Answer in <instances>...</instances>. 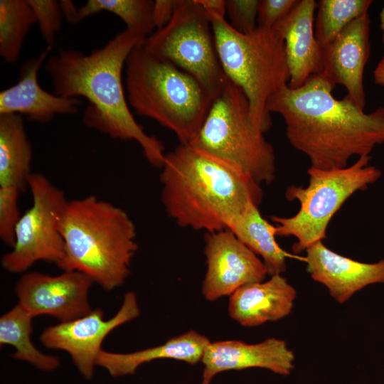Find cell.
<instances>
[{
    "mask_svg": "<svg viewBox=\"0 0 384 384\" xmlns=\"http://www.w3.org/2000/svg\"><path fill=\"white\" fill-rule=\"evenodd\" d=\"M334 89L317 74L298 88L284 86L267 105L282 117L291 145L316 169L345 168L351 157L369 156L384 143V107L365 113L346 95L334 98Z\"/></svg>",
    "mask_w": 384,
    "mask_h": 384,
    "instance_id": "1",
    "label": "cell"
},
{
    "mask_svg": "<svg viewBox=\"0 0 384 384\" xmlns=\"http://www.w3.org/2000/svg\"><path fill=\"white\" fill-rule=\"evenodd\" d=\"M145 40L126 29L89 54L60 49L47 59L45 68L53 93L87 100L82 117L85 126L112 139L135 141L148 162L161 169L166 155L164 146L136 121L122 84V70L129 53Z\"/></svg>",
    "mask_w": 384,
    "mask_h": 384,
    "instance_id": "2",
    "label": "cell"
},
{
    "mask_svg": "<svg viewBox=\"0 0 384 384\" xmlns=\"http://www.w3.org/2000/svg\"><path fill=\"white\" fill-rule=\"evenodd\" d=\"M161 169V203L182 228L228 229L249 204L262 200L260 184L241 168L191 144L166 154Z\"/></svg>",
    "mask_w": 384,
    "mask_h": 384,
    "instance_id": "3",
    "label": "cell"
},
{
    "mask_svg": "<svg viewBox=\"0 0 384 384\" xmlns=\"http://www.w3.org/2000/svg\"><path fill=\"white\" fill-rule=\"evenodd\" d=\"M60 230L59 269L81 272L108 291L124 284L138 245L136 226L123 208L94 195L68 201Z\"/></svg>",
    "mask_w": 384,
    "mask_h": 384,
    "instance_id": "4",
    "label": "cell"
},
{
    "mask_svg": "<svg viewBox=\"0 0 384 384\" xmlns=\"http://www.w3.org/2000/svg\"><path fill=\"white\" fill-rule=\"evenodd\" d=\"M144 44V43H143ZM135 47L125 64L129 104L188 144L199 132L213 97L191 75L172 63Z\"/></svg>",
    "mask_w": 384,
    "mask_h": 384,
    "instance_id": "5",
    "label": "cell"
},
{
    "mask_svg": "<svg viewBox=\"0 0 384 384\" xmlns=\"http://www.w3.org/2000/svg\"><path fill=\"white\" fill-rule=\"evenodd\" d=\"M208 16L226 77L245 95L254 124L267 132L272 125L268 100L290 79L283 39L273 28L257 26L252 33L242 34L230 26L225 16Z\"/></svg>",
    "mask_w": 384,
    "mask_h": 384,
    "instance_id": "6",
    "label": "cell"
},
{
    "mask_svg": "<svg viewBox=\"0 0 384 384\" xmlns=\"http://www.w3.org/2000/svg\"><path fill=\"white\" fill-rule=\"evenodd\" d=\"M264 134L252 120L245 95L228 78L188 144L239 166L260 184H270L275 155Z\"/></svg>",
    "mask_w": 384,
    "mask_h": 384,
    "instance_id": "7",
    "label": "cell"
},
{
    "mask_svg": "<svg viewBox=\"0 0 384 384\" xmlns=\"http://www.w3.org/2000/svg\"><path fill=\"white\" fill-rule=\"evenodd\" d=\"M370 156L358 157L349 166L319 169L309 167L306 187L292 185L285 197L299 203L298 212L291 217L271 216L277 236H293L294 253H300L326 237V228L334 214L354 193L366 190L377 181L381 171L369 165Z\"/></svg>",
    "mask_w": 384,
    "mask_h": 384,
    "instance_id": "8",
    "label": "cell"
},
{
    "mask_svg": "<svg viewBox=\"0 0 384 384\" xmlns=\"http://www.w3.org/2000/svg\"><path fill=\"white\" fill-rule=\"evenodd\" d=\"M143 46L191 75L213 99L228 80L210 21L197 0H178L170 22L147 37Z\"/></svg>",
    "mask_w": 384,
    "mask_h": 384,
    "instance_id": "9",
    "label": "cell"
},
{
    "mask_svg": "<svg viewBox=\"0 0 384 384\" xmlns=\"http://www.w3.org/2000/svg\"><path fill=\"white\" fill-rule=\"evenodd\" d=\"M28 188L32 205L22 214L12 249L1 261L2 267L11 273L24 272L39 261L56 265L64 256L60 220L68 200L63 191L39 173L31 174Z\"/></svg>",
    "mask_w": 384,
    "mask_h": 384,
    "instance_id": "10",
    "label": "cell"
},
{
    "mask_svg": "<svg viewBox=\"0 0 384 384\" xmlns=\"http://www.w3.org/2000/svg\"><path fill=\"white\" fill-rule=\"evenodd\" d=\"M139 314L137 296L134 292H129L111 319H104L101 309H92L78 319L47 327L41 334L40 341L48 348L67 352L80 373L90 380L105 337L115 328L138 317Z\"/></svg>",
    "mask_w": 384,
    "mask_h": 384,
    "instance_id": "11",
    "label": "cell"
},
{
    "mask_svg": "<svg viewBox=\"0 0 384 384\" xmlns=\"http://www.w3.org/2000/svg\"><path fill=\"white\" fill-rule=\"evenodd\" d=\"M92 283L76 271L54 276L25 272L16 285L18 304L33 317L50 315L60 322L69 321L92 311L88 294Z\"/></svg>",
    "mask_w": 384,
    "mask_h": 384,
    "instance_id": "12",
    "label": "cell"
},
{
    "mask_svg": "<svg viewBox=\"0 0 384 384\" xmlns=\"http://www.w3.org/2000/svg\"><path fill=\"white\" fill-rule=\"evenodd\" d=\"M204 254L207 270L202 293L208 301L231 295L239 288L263 282V262L229 230L207 233Z\"/></svg>",
    "mask_w": 384,
    "mask_h": 384,
    "instance_id": "13",
    "label": "cell"
},
{
    "mask_svg": "<svg viewBox=\"0 0 384 384\" xmlns=\"http://www.w3.org/2000/svg\"><path fill=\"white\" fill-rule=\"evenodd\" d=\"M370 20L363 14L347 25L322 48L321 74L331 85H343L346 96L361 110L366 105L363 73L370 53Z\"/></svg>",
    "mask_w": 384,
    "mask_h": 384,
    "instance_id": "14",
    "label": "cell"
},
{
    "mask_svg": "<svg viewBox=\"0 0 384 384\" xmlns=\"http://www.w3.org/2000/svg\"><path fill=\"white\" fill-rule=\"evenodd\" d=\"M294 355L283 340L270 338L255 344L236 340L210 342L201 362L202 384H209L219 373L230 370L262 368L288 375L294 368Z\"/></svg>",
    "mask_w": 384,
    "mask_h": 384,
    "instance_id": "15",
    "label": "cell"
},
{
    "mask_svg": "<svg viewBox=\"0 0 384 384\" xmlns=\"http://www.w3.org/2000/svg\"><path fill=\"white\" fill-rule=\"evenodd\" d=\"M52 47L48 46L36 58L26 60L21 66L18 82L0 92V115L24 114L41 123L50 121L56 114H73L78 111L80 102L43 90L38 74L47 60Z\"/></svg>",
    "mask_w": 384,
    "mask_h": 384,
    "instance_id": "16",
    "label": "cell"
},
{
    "mask_svg": "<svg viewBox=\"0 0 384 384\" xmlns=\"http://www.w3.org/2000/svg\"><path fill=\"white\" fill-rule=\"evenodd\" d=\"M306 270L338 303L368 285L384 283V259L366 263L342 256L319 241L306 250Z\"/></svg>",
    "mask_w": 384,
    "mask_h": 384,
    "instance_id": "17",
    "label": "cell"
},
{
    "mask_svg": "<svg viewBox=\"0 0 384 384\" xmlns=\"http://www.w3.org/2000/svg\"><path fill=\"white\" fill-rule=\"evenodd\" d=\"M316 7L314 0H299L290 13L272 28L284 42L290 75L288 86L293 89L323 71L322 48L314 29Z\"/></svg>",
    "mask_w": 384,
    "mask_h": 384,
    "instance_id": "18",
    "label": "cell"
},
{
    "mask_svg": "<svg viewBox=\"0 0 384 384\" xmlns=\"http://www.w3.org/2000/svg\"><path fill=\"white\" fill-rule=\"evenodd\" d=\"M297 296L294 287L281 274L266 282L243 286L230 297L228 313L243 326H257L288 316Z\"/></svg>",
    "mask_w": 384,
    "mask_h": 384,
    "instance_id": "19",
    "label": "cell"
},
{
    "mask_svg": "<svg viewBox=\"0 0 384 384\" xmlns=\"http://www.w3.org/2000/svg\"><path fill=\"white\" fill-rule=\"evenodd\" d=\"M210 341L194 330L173 337L164 344L132 353H113L101 350L96 366L105 368L110 375L119 377L134 374L144 363L157 359H174L196 364L201 361Z\"/></svg>",
    "mask_w": 384,
    "mask_h": 384,
    "instance_id": "20",
    "label": "cell"
},
{
    "mask_svg": "<svg viewBox=\"0 0 384 384\" xmlns=\"http://www.w3.org/2000/svg\"><path fill=\"white\" fill-rule=\"evenodd\" d=\"M32 146L20 114L0 115V187L28 188Z\"/></svg>",
    "mask_w": 384,
    "mask_h": 384,
    "instance_id": "21",
    "label": "cell"
},
{
    "mask_svg": "<svg viewBox=\"0 0 384 384\" xmlns=\"http://www.w3.org/2000/svg\"><path fill=\"white\" fill-rule=\"evenodd\" d=\"M258 207L254 203L249 204L231 221L228 230L262 257L268 274H281L287 269V253L276 241L275 225L262 217Z\"/></svg>",
    "mask_w": 384,
    "mask_h": 384,
    "instance_id": "22",
    "label": "cell"
},
{
    "mask_svg": "<svg viewBox=\"0 0 384 384\" xmlns=\"http://www.w3.org/2000/svg\"><path fill=\"white\" fill-rule=\"evenodd\" d=\"M33 316L20 304L16 305L0 318V343L12 346V357L26 361L40 370L51 371L60 365L55 356L40 351L33 343Z\"/></svg>",
    "mask_w": 384,
    "mask_h": 384,
    "instance_id": "23",
    "label": "cell"
},
{
    "mask_svg": "<svg viewBox=\"0 0 384 384\" xmlns=\"http://www.w3.org/2000/svg\"><path fill=\"white\" fill-rule=\"evenodd\" d=\"M36 23L27 0H0V55L5 62L18 60L23 41Z\"/></svg>",
    "mask_w": 384,
    "mask_h": 384,
    "instance_id": "24",
    "label": "cell"
},
{
    "mask_svg": "<svg viewBox=\"0 0 384 384\" xmlns=\"http://www.w3.org/2000/svg\"><path fill=\"white\" fill-rule=\"evenodd\" d=\"M154 1L151 0H88L78 9V21L101 11L119 16L127 29L145 38L154 33Z\"/></svg>",
    "mask_w": 384,
    "mask_h": 384,
    "instance_id": "25",
    "label": "cell"
},
{
    "mask_svg": "<svg viewBox=\"0 0 384 384\" xmlns=\"http://www.w3.org/2000/svg\"><path fill=\"white\" fill-rule=\"evenodd\" d=\"M371 0H320L315 25V36L322 48L351 22L368 14Z\"/></svg>",
    "mask_w": 384,
    "mask_h": 384,
    "instance_id": "26",
    "label": "cell"
},
{
    "mask_svg": "<svg viewBox=\"0 0 384 384\" xmlns=\"http://www.w3.org/2000/svg\"><path fill=\"white\" fill-rule=\"evenodd\" d=\"M35 15L42 38L48 46L55 42L61 28L63 12L60 2L55 0H27Z\"/></svg>",
    "mask_w": 384,
    "mask_h": 384,
    "instance_id": "27",
    "label": "cell"
},
{
    "mask_svg": "<svg viewBox=\"0 0 384 384\" xmlns=\"http://www.w3.org/2000/svg\"><path fill=\"white\" fill-rule=\"evenodd\" d=\"M20 193L14 187H0V238L11 247L15 230L22 215L18 206Z\"/></svg>",
    "mask_w": 384,
    "mask_h": 384,
    "instance_id": "28",
    "label": "cell"
},
{
    "mask_svg": "<svg viewBox=\"0 0 384 384\" xmlns=\"http://www.w3.org/2000/svg\"><path fill=\"white\" fill-rule=\"evenodd\" d=\"M259 0H225L228 22L236 31L250 34L257 28Z\"/></svg>",
    "mask_w": 384,
    "mask_h": 384,
    "instance_id": "29",
    "label": "cell"
},
{
    "mask_svg": "<svg viewBox=\"0 0 384 384\" xmlns=\"http://www.w3.org/2000/svg\"><path fill=\"white\" fill-rule=\"evenodd\" d=\"M299 0H259L257 26L272 29L294 9Z\"/></svg>",
    "mask_w": 384,
    "mask_h": 384,
    "instance_id": "30",
    "label": "cell"
},
{
    "mask_svg": "<svg viewBox=\"0 0 384 384\" xmlns=\"http://www.w3.org/2000/svg\"><path fill=\"white\" fill-rule=\"evenodd\" d=\"M178 0H156L153 6V21L155 28L160 29L171 20Z\"/></svg>",
    "mask_w": 384,
    "mask_h": 384,
    "instance_id": "31",
    "label": "cell"
},
{
    "mask_svg": "<svg viewBox=\"0 0 384 384\" xmlns=\"http://www.w3.org/2000/svg\"><path fill=\"white\" fill-rule=\"evenodd\" d=\"M208 15L218 14L225 16V0H197Z\"/></svg>",
    "mask_w": 384,
    "mask_h": 384,
    "instance_id": "32",
    "label": "cell"
},
{
    "mask_svg": "<svg viewBox=\"0 0 384 384\" xmlns=\"http://www.w3.org/2000/svg\"><path fill=\"white\" fill-rule=\"evenodd\" d=\"M59 2L63 15L67 21L72 23H78V9L76 8L74 3L70 0H61Z\"/></svg>",
    "mask_w": 384,
    "mask_h": 384,
    "instance_id": "33",
    "label": "cell"
},
{
    "mask_svg": "<svg viewBox=\"0 0 384 384\" xmlns=\"http://www.w3.org/2000/svg\"><path fill=\"white\" fill-rule=\"evenodd\" d=\"M374 82L384 86V55L373 71Z\"/></svg>",
    "mask_w": 384,
    "mask_h": 384,
    "instance_id": "34",
    "label": "cell"
},
{
    "mask_svg": "<svg viewBox=\"0 0 384 384\" xmlns=\"http://www.w3.org/2000/svg\"><path fill=\"white\" fill-rule=\"evenodd\" d=\"M380 28L382 31V41L384 44V6L380 12Z\"/></svg>",
    "mask_w": 384,
    "mask_h": 384,
    "instance_id": "35",
    "label": "cell"
}]
</instances>
